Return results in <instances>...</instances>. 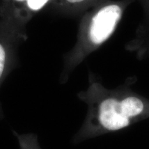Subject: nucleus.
Instances as JSON below:
<instances>
[{
	"mask_svg": "<svg viewBox=\"0 0 149 149\" xmlns=\"http://www.w3.org/2000/svg\"><path fill=\"white\" fill-rule=\"evenodd\" d=\"M18 1H26L28 7L33 10H38L42 8L49 0H15Z\"/></svg>",
	"mask_w": 149,
	"mask_h": 149,
	"instance_id": "5",
	"label": "nucleus"
},
{
	"mask_svg": "<svg viewBox=\"0 0 149 149\" xmlns=\"http://www.w3.org/2000/svg\"><path fill=\"white\" fill-rule=\"evenodd\" d=\"M7 65V55L5 48L0 44V81L4 76Z\"/></svg>",
	"mask_w": 149,
	"mask_h": 149,
	"instance_id": "4",
	"label": "nucleus"
},
{
	"mask_svg": "<svg viewBox=\"0 0 149 149\" xmlns=\"http://www.w3.org/2000/svg\"><path fill=\"white\" fill-rule=\"evenodd\" d=\"M13 132L17 138L20 149H42L39 144L38 138L36 134H19L15 130Z\"/></svg>",
	"mask_w": 149,
	"mask_h": 149,
	"instance_id": "3",
	"label": "nucleus"
},
{
	"mask_svg": "<svg viewBox=\"0 0 149 149\" xmlns=\"http://www.w3.org/2000/svg\"><path fill=\"white\" fill-rule=\"evenodd\" d=\"M132 1H107L93 10L83 33L82 44L67 60L65 79L67 73L71 71L86 56L101 46L112 36L126 8Z\"/></svg>",
	"mask_w": 149,
	"mask_h": 149,
	"instance_id": "2",
	"label": "nucleus"
},
{
	"mask_svg": "<svg viewBox=\"0 0 149 149\" xmlns=\"http://www.w3.org/2000/svg\"><path fill=\"white\" fill-rule=\"evenodd\" d=\"M93 1L94 0H62L65 5L68 6H80Z\"/></svg>",
	"mask_w": 149,
	"mask_h": 149,
	"instance_id": "6",
	"label": "nucleus"
},
{
	"mask_svg": "<svg viewBox=\"0 0 149 149\" xmlns=\"http://www.w3.org/2000/svg\"><path fill=\"white\" fill-rule=\"evenodd\" d=\"M78 97L88 109L82 126L72 138L73 144L119 131L149 118V100L135 93L126 83L108 88L93 81Z\"/></svg>",
	"mask_w": 149,
	"mask_h": 149,
	"instance_id": "1",
	"label": "nucleus"
}]
</instances>
